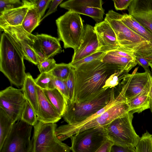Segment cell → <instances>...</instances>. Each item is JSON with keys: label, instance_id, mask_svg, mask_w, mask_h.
<instances>
[{"label": "cell", "instance_id": "1", "mask_svg": "<svg viewBox=\"0 0 152 152\" xmlns=\"http://www.w3.org/2000/svg\"><path fill=\"white\" fill-rule=\"evenodd\" d=\"M102 58L73 67L75 81L73 103L88 101L94 98L109 88L104 86L111 75L125 71L116 65L103 62Z\"/></svg>", "mask_w": 152, "mask_h": 152}, {"label": "cell", "instance_id": "2", "mask_svg": "<svg viewBox=\"0 0 152 152\" xmlns=\"http://www.w3.org/2000/svg\"><path fill=\"white\" fill-rule=\"evenodd\" d=\"M23 59L18 47L4 32L0 42V71L18 87L22 86L26 75Z\"/></svg>", "mask_w": 152, "mask_h": 152}, {"label": "cell", "instance_id": "3", "mask_svg": "<svg viewBox=\"0 0 152 152\" xmlns=\"http://www.w3.org/2000/svg\"><path fill=\"white\" fill-rule=\"evenodd\" d=\"M119 13L110 10L104 19L110 24L116 35L121 48L131 52L135 56H145L152 53V43L135 33L120 20Z\"/></svg>", "mask_w": 152, "mask_h": 152}, {"label": "cell", "instance_id": "4", "mask_svg": "<svg viewBox=\"0 0 152 152\" xmlns=\"http://www.w3.org/2000/svg\"><path fill=\"white\" fill-rule=\"evenodd\" d=\"M58 39L65 48L75 51L79 47L84 31L83 21L80 15L68 11L56 21Z\"/></svg>", "mask_w": 152, "mask_h": 152}, {"label": "cell", "instance_id": "5", "mask_svg": "<svg viewBox=\"0 0 152 152\" xmlns=\"http://www.w3.org/2000/svg\"><path fill=\"white\" fill-rule=\"evenodd\" d=\"M129 111V106L126 101H121L100 115L82 125L71 126L67 124L59 126L57 129L58 138L62 141L82 131L96 127L107 125Z\"/></svg>", "mask_w": 152, "mask_h": 152}, {"label": "cell", "instance_id": "6", "mask_svg": "<svg viewBox=\"0 0 152 152\" xmlns=\"http://www.w3.org/2000/svg\"><path fill=\"white\" fill-rule=\"evenodd\" d=\"M57 126L56 123L40 121L34 126L32 152H70V147L57 138Z\"/></svg>", "mask_w": 152, "mask_h": 152}, {"label": "cell", "instance_id": "7", "mask_svg": "<svg viewBox=\"0 0 152 152\" xmlns=\"http://www.w3.org/2000/svg\"><path fill=\"white\" fill-rule=\"evenodd\" d=\"M111 88H108L94 98L77 103L67 102L65 111L62 116L68 124L81 122L106 106L110 99Z\"/></svg>", "mask_w": 152, "mask_h": 152}, {"label": "cell", "instance_id": "8", "mask_svg": "<svg viewBox=\"0 0 152 152\" xmlns=\"http://www.w3.org/2000/svg\"><path fill=\"white\" fill-rule=\"evenodd\" d=\"M133 114L129 112L107 125L108 138L114 145L125 147H135L140 137L136 133L132 124Z\"/></svg>", "mask_w": 152, "mask_h": 152}, {"label": "cell", "instance_id": "9", "mask_svg": "<svg viewBox=\"0 0 152 152\" xmlns=\"http://www.w3.org/2000/svg\"><path fill=\"white\" fill-rule=\"evenodd\" d=\"M107 125L88 129L71 137L72 152H95L108 139Z\"/></svg>", "mask_w": 152, "mask_h": 152}, {"label": "cell", "instance_id": "10", "mask_svg": "<svg viewBox=\"0 0 152 152\" xmlns=\"http://www.w3.org/2000/svg\"><path fill=\"white\" fill-rule=\"evenodd\" d=\"M32 126L20 119L14 123L0 152H32Z\"/></svg>", "mask_w": 152, "mask_h": 152}, {"label": "cell", "instance_id": "11", "mask_svg": "<svg viewBox=\"0 0 152 152\" xmlns=\"http://www.w3.org/2000/svg\"><path fill=\"white\" fill-rule=\"evenodd\" d=\"M1 30L7 34L18 47L24 58L38 65L40 63L39 58L32 45L37 38L36 35L26 31L22 25L16 26H5Z\"/></svg>", "mask_w": 152, "mask_h": 152}, {"label": "cell", "instance_id": "12", "mask_svg": "<svg viewBox=\"0 0 152 152\" xmlns=\"http://www.w3.org/2000/svg\"><path fill=\"white\" fill-rule=\"evenodd\" d=\"M26 100L22 88L10 86L0 91V108L13 124L20 119Z\"/></svg>", "mask_w": 152, "mask_h": 152}, {"label": "cell", "instance_id": "13", "mask_svg": "<svg viewBox=\"0 0 152 152\" xmlns=\"http://www.w3.org/2000/svg\"><path fill=\"white\" fill-rule=\"evenodd\" d=\"M103 4L102 0H69L61 4L60 7L79 15L88 16L98 23L103 21Z\"/></svg>", "mask_w": 152, "mask_h": 152}, {"label": "cell", "instance_id": "14", "mask_svg": "<svg viewBox=\"0 0 152 152\" xmlns=\"http://www.w3.org/2000/svg\"><path fill=\"white\" fill-rule=\"evenodd\" d=\"M99 43L94 27L88 24L84 26V31L79 48L74 51L72 63L80 60L98 51Z\"/></svg>", "mask_w": 152, "mask_h": 152}, {"label": "cell", "instance_id": "15", "mask_svg": "<svg viewBox=\"0 0 152 152\" xmlns=\"http://www.w3.org/2000/svg\"><path fill=\"white\" fill-rule=\"evenodd\" d=\"M94 27L98 41V51L106 53L120 49L115 33L106 20L96 23Z\"/></svg>", "mask_w": 152, "mask_h": 152}, {"label": "cell", "instance_id": "16", "mask_svg": "<svg viewBox=\"0 0 152 152\" xmlns=\"http://www.w3.org/2000/svg\"><path fill=\"white\" fill-rule=\"evenodd\" d=\"M128 15L152 33V0H132Z\"/></svg>", "mask_w": 152, "mask_h": 152}, {"label": "cell", "instance_id": "17", "mask_svg": "<svg viewBox=\"0 0 152 152\" xmlns=\"http://www.w3.org/2000/svg\"><path fill=\"white\" fill-rule=\"evenodd\" d=\"M36 87L39 106V114L37 116L38 121L44 123L55 124L62 117L47 99L42 89L36 85Z\"/></svg>", "mask_w": 152, "mask_h": 152}, {"label": "cell", "instance_id": "18", "mask_svg": "<svg viewBox=\"0 0 152 152\" xmlns=\"http://www.w3.org/2000/svg\"><path fill=\"white\" fill-rule=\"evenodd\" d=\"M136 67L132 74L125 92V96L127 103L142 91L150 88L147 73L137 72Z\"/></svg>", "mask_w": 152, "mask_h": 152}, {"label": "cell", "instance_id": "19", "mask_svg": "<svg viewBox=\"0 0 152 152\" xmlns=\"http://www.w3.org/2000/svg\"><path fill=\"white\" fill-rule=\"evenodd\" d=\"M28 9V7L24 4L22 6L0 13V28L21 25Z\"/></svg>", "mask_w": 152, "mask_h": 152}, {"label": "cell", "instance_id": "20", "mask_svg": "<svg viewBox=\"0 0 152 152\" xmlns=\"http://www.w3.org/2000/svg\"><path fill=\"white\" fill-rule=\"evenodd\" d=\"M46 58H50L61 52L59 40L55 37L44 34L36 35Z\"/></svg>", "mask_w": 152, "mask_h": 152}, {"label": "cell", "instance_id": "21", "mask_svg": "<svg viewBox=\"0 0 152 152\" xmlns=\"http://www.w3.org/2000/svg\"><path fill=\"white\" fill-rule=\"evenodd\" d=\"M101 60L104 63L118 66L128 72L137 64L135 59L119 55L114 50L105 53Z\"/></svg>", "mask_w": 152, "mask_h": 152}, {"label": "cell", "instance_id": "22", "mask_svg": "<svg viewBox=\"0 0 152 152\" xmlns=\"http://www.w3.org/2000/svg\"><path fill=\"white\" fill-rule=\"evenodd\" d=\"M22 88L25 97L31 105L37 116L39 114V106L36 84L34 79L30 73H26Z\"/></svg>", "mask_w": 152, "mask_h": 152}, {"label": "cell", "instance_id": "23", "mask_svg": "<svg viewBox=\"0 0 152 152\" xmlns=\"http://www.w3.org/2000/svg\"><path fill=\"white\" fill-rule=\"evenodd\" d=\"M42 90L55 110L62 117L65 111L67 104V102L63 95L56 88Z\"/></svg>", "mask_w": 152, "mask_h": 152}, {"label": "cell", "instance_id": "24", "mask_svg": "<svg viewBox=\"0 0 152 152\" xmlns=\"http://www.w3.org/2000/svg\"><path fill=\"white\" fill-rule=\"evenodd\" d=\"M120 20L135 33L152 43V33L146 28L131 16L127 13L119 14Z\"/></svg>", "mask_w": 152, "mask_h": 152}, {"label": "cell", "instance_id": "25", "mask_svg": "<svg viewBox=\"0 0 152 152\" xmlns=\"http://www.w3.org/2000/svg\"><path fill=\"white\" fill-rule=\"evenodd\" d=\"M150 88L145 90L129 101V112L140 113L150 107Z\"/></svg>", "mask_w": 152, "mask_h": 152}, {"label": "cell", "instance_id": "26", "mask_svg": "<svg viewBox=\"0 0 152 152\" xmlns=\"http://www.w3.org/2000/svg\"><path fill=\"white\" fill-rule=\"evenodd\" d=\"M22 1L24 4L28 7V9L21 25L26 31L31 33L34 30L39 26L41 19L36 9L31 3L29 0H23Z\"/></svg>", "mask_w": 152, "mask_h": 152}, {"label": "cell", "instance_id": "27", "mask_svg": "<svg viewBox=\"0 0 152 152\" xmlns=\"http://www.w3.org/2000/svg\"><path fill=\"white\" fill-rule=\"evenodd\" d=\"M13 124L7 113L0 108V149L10 132Z\"/></svg>", "mask_w": 152, "mask_h": 152}, {"label": "cell", "instance_id": "28", "mask_svg": "<svg viewBox=\"0 0 152 152\" xmlns=\"http://www.w3.org/2000/svg\"><path fill=\"white\" fill-rule=\"evenodd\" d=\"M20 119L33 126L36 125L38 122L36 113L27 100L26 102Z\"/></svg>", "mask_w": 152, "mask_h": 152}, {"label": "cell", "instance_id": "29", "mask_svg": "<svg viewBox=\"0 0 152 152\" xmlns=\"http://www.w3.org/2000/svg\"><path fill=\"white\" fill-rule=\"evenodd\" d=\"M136 152H152V134L146 131L135 147Z\"/></svg>", "mask_w": 152, "mask_h": 152}, {"label": "cell", "instance_id": "30", "mask_svg": "<svg viewBox=\"0 0 152 152\" xmlns=\"http://www.w3.org/2000/svg\"><path fill=\"white\" fill-rule=\"evenodd\" d=\"M71 68L69 64L62 63L56 64L54 68L49 73L54 77L66 80L68 77Z\"/></svg>", "mask_w": 152, "mask_h": 152}, {"label": "cell", "instance_id": "31", "mask_svg": "<svg viewBox=\"0 0 152 152\" xmlns=\"http://www.w3.org/2000/svg\"><path fill=\"white\" fill-rule=\"evenodd\" d=\"M54 88L58 89L62 94L67 102L68 101V97L66 80H63L54 77L49 83L48 89H51Z\"/></svg>", "mask_w": 152, "mask_h": 152}, {"label": "cell", "instance_id": "32", "mask_svg": "<svg viewBox=\"0 0 152 152\" xmlns=\"http://www.w3.org/2000/svg\"><path fill=\"white\" fill-rule=\"evenodd\" d=\"M129 74L125 71H120L111 75L107 80L104 88H112L117 86L122 80L126 77Z\"/></svg>", "mask_w": 152, "mask_h": 152}, {"label": "cell", "instance_id": "33", "mask_svg": "<svg viewBox=\"0 0 152 152\" xmlns=\"http://www.w3.org/2000/svg\"><path fill=\"white\" fill-rule=\"evenodd\" d=\"M75 82L74 69L71 67L68 77L66 80V84L68 97V102L71 103H72L73 101Z\"/></svg>", "mask_w": 152, "mask_h": 152}, {"label": "cell", "instance_id": "34", "mask_svg": "<svg viewBox=\"0 0 152 152\" xmlns=\"http://www.w3.org/2000/svg\"><path fill=\"white\" fill-rule=\"evenodd\" d=\"M105 53L98 51L77 61L72 63L70 62L69 64L74 68H77L83 64L100 59Z\"/></svg>", "mask_w": 152, "mask_h": 152}, {"label": "cell", "instance_id": "35", "mask_svg": "<svg viewBox=\"0 0 152 152\" xmlns=\"http://www.w3.org/2000/svg\"><path fill=\"white\" fill-rule=\"evenodd\" d=\"M54 77L49 73H42L34 80L37 85L42 89L48 88V85Z\"/></svg>", "mask_w": 152, "mask_h": 152}, {"label": "cell", "instance_id": "36", "mask_svg": "<svg viewBox=\"0 0 152 152\" xmlns=\"http://www.w3.org/2000/svg\"><path fill=\"white\" fill-rule=\"evenodd\" d=\"M52 0H29L31 4L36 9L40 18L43 16L45 12Z\"/></svg>", "mask_w": 152, "mask_h": 152}, {"label": "cell", "instance_id": "37", "mask_svg": "<svg viewBox=\"0 0 152 152\" xmlns=\"http://www.w3.org/2000/svg\"><path fill=\"white\" fill-rule=\"evenodd\" d=\"M24 5L20 0H0V12L19 7Z\"/></svg>", "mask_w": 152, "mask_h": 152}, {"label": "cell", "instance_id": "38", "mask_svg": "<svg viewBox=\"0 0 152 152\" xmlns=\"http://www.w3.org/2000/svg\"><path fill=\"white\" fill-rule=\"evenodd\" d=\"M56 64L53 58H48L40 63L37 67L40 73H49L54 68Z\"/></svg>", "mask_w": 152, "mask_h": 152}, {"label": "cell", "instance_id": "39", "mask_svg": "<svg viewBox=\"0 0 152 152\" xmlns=\"http://www.w3.org/2000/svg\"><path fill=\"white\" fill-rule=\"evenodd\" d=\"M132 0H114V6L116 10H127Z\"/></svg>", "mask_w": 152, "mask_h": 152}, {"label": "cell", "instance_id": "40", "mask_svg": "<svg viewBox=\"0 0 152 152\" xmlns=\"http://www.w3.org/2000/svg\"><path fill=\"white\" fill-rule=\"evenodd\" d=\"M32 46L34 51L39 58L40 63L46 59L38 39Z\"/></svg>", "mask_w": 152, "mask_h": 152}, {"label": "cell", "instance_id": "41", "mask_svg": "<svg viewBox=\"0 0 152 152\" xmlns=\"http://www.w3.org/2000/svg\"><path fill=\"white\" fill-rule=\"evenodd\" d=\"M135 59L137 64L141 66L144 69L145 72L151 73L149 68V63L144 56H135Z\"/></svg>", "mask_w": 152, "mask_h": 152}, {"label": "cell", "instance_id": "42", "mask_svg": "<svg viewBox=\"0 0 152 152\" xmlns=\"http://www.w3.org/2000/svg\"><path fill=\"white\" fill-rule=\"evenodd\" d=\"M63 1V0H52L50 2V7L48 10L45 15L41 19V21L44 18H45L50 15L56 12L57 10L58 6Z\"/></svg>", "mask_w": 152, "mask_h": 152}, {"label": "cell", "instance_id": "43", "mask_svg": "<svg viewBox=\"0 0 152 152\" xmlns=\"http://www.w3.org/2000/svg\"><path fill=\"white\" fill-rule=\"evenodd\" d=\"M113 142L109 139L106 141L95 152H110Z\"/></svg>", "mask_w": 152, "mask_h": 152}, {"label": "cell", "instance_id": "44", "mask_svg": "<svg viewBox=\"0 0 152 152\" xmlns=\"http://www.w3.org/2000/svg\"><path fill=\"white\" fill-rule=\"evenodd\" d=\"M110 152H136L135 147L125 148L113 145Z\"/></svg>", "mask_w": 152, "mask_h": 152}, {"label": "cell", "instance_id": "45", "mask_svg": "<svg viewBox=\"0 0 152 152\" xmlns=\"http://www.w3.org/2000/svg\"><path fill=\"white\" fill-rule=\"evenodd\" d=\"M149 79L150 86V95L151 99L152 100V76L151 73L146 72Z\"/></svg>", "mask_w": 152, "mask_h": 152}, {"label": "cell", "instance_id": "46", "mask_svg": "<svg viewBox=\"0 0 152 152\" xmlns=\"http://www.w3.org/2000/svg\"><path fill=\"white\" fill-rule=\"evenodd\" d=\"M148 61L150 66L151 68V72L152 73V53L151 54L144 57Z\"/></svg>", "mask_w": 152, "mask_h": 152}, {"label": "cell", "instance_id": "47", "mask_svg": "<svg viewBox=\"0 0 152 152\" xmlns=\"http://www.w3.org/2000/svg\"><path fill=\"white\" fill-rule=\"evenodd\" d=\"M152 113V100L151 98L150 100V108Z\"/></svg>", "mask_w": 152, "mask_h": 152}]
</instances>
